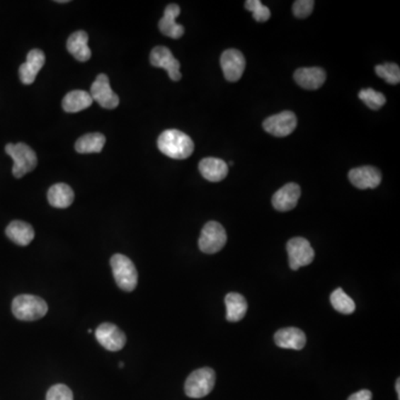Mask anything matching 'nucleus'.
I'll list each match as a JSON object with an SVG mask.
<instances>
[{
  "mask_svg": "<svg viewBox=\"0 0 400 400\" xmlns=\"http://www.w3.org/2000/svg\"><path fill=\"white\" fill-rule=\"evenodd\" d=\"M359 99L364 101L367 107L372 110H378L386 103V97L379 91H376L372 88H366L359 91Z\"/></svg>",
  "mask_w": 400,
  "mask_h": 400,
  "instance_id": "nucleus-27",
  "label": "nucleus"
},
{
  "mask_svg": "<svg viewBox=\"0 0 400 400\" xmlns=\"http://www.w3.org/2000/svg\"><path fill=\"white\" fill-rule=\"evenodd\" d=\"M46 400H74L73 392L67 386L58 384L47 392Z\"/></svg>",
  "mask_w": 400,
  "mask_h": 400,
  "instance_id": "nucleus-30",
  "label": "nucleus"
},
{
  "mask_svg": "<svg viewBox=\"0 0 400 400\" xmlns=\"http://www.w3.org/2000/svg\"><path fill=\"white\" fill-rule=\"evenodd\" d=\"M150 64L154 67L163 68L167 70L169 78L173 81H178L181 79V62L173 57L171 50L167 47H155L150 52Z\"/></svg>",
  "mask_w": 400,
  "mask_h": 400,
  "instance_id": "nucleus-10",
  "label": "nucleus"
},
{
  "mask_svg": "<svg viewBox=\"0 0 400 400\" xmlns=\"http://www.w3.org/2000/svg\"><path fill=\"white\" fill-rule=\"evenodd\" d=\"M315 1L313 0H297L292 6V11L297 18H306L313 13Z\"/></svg>",
  "mask_w": 400,
  "mask_h": 400,
  "instance_id": "nucleus-31",
  "label": "nucleus"
},
{
  "mask_svg": "<svg viewBox=\"0 0 400 400\" xmlns=\"http://www.w3.org/2000/svg\"><path fill=\"white\" fill-rule=\"evenodd\" d=\"M220 66L226 80L235 83L241 78L246 68L244 55L237 50H227L222 52Z\"/></svg>",
  "mask_w": 400,
  "mask_h": 400,
  "instance_id": "nucleus-11",
  "label": "nucleus"
},
{
  "mask_svg": "<svg viewBox=\"0 0 400 400\" xmlns=\"http://www.w3.org/2000/svg\"><path fill=\"white\" fill-rule=\"evenodd\" d=\"M287 253L292 270L308 266L315 258V251L305 238L295 237L287 243Z\"/></svg>",
  "mask_w": 400,
  "mask_h": 400,
  "instance_id": "nucleus-7",
  "label": "nucleus"
},
{
  "mask_svg": "<svg viewBox=\"0 0 400 400\" xmlns=\"http://www.w3.org/2000/svg\"><path fill=\"white\" fill-rule=\"evenodd\" d=\"M302 194V189L297 183H290L275 193L271 202L278 212H290L297 206Z\"/></svg>",
  "mask_w": 400,
  "mask_h": 400,
  "instance_id": "nucleus-14",
  "label": "nucleus"
},
{
  "mask_svg": "<svg viewBox=\"0 0 400 400\" xmlns=\"http://www.w3.org/2000/svg\"><path fill=\"white\" fill-rule=\"evenodd\" d=\"M119 367H122H122H124V364H122V362H120V364H119Z\"/></svg>",
  "mask_w": 400,
  "mask_h": 400,
  "instance_id": "nucleus-34",
  "label": "nucleus"
},
{
  "mask_svg": "<svg viewBox=\"0 0 400 400\" xmlns=\"http://www.w3.org/2000/svg\"><path fill=\"white\" fill-rule=\"evenodd\" d=\"M111 269L117 286L124 292L135 290L138 284L137 269L127 256L116 253L110 259Z\"/></svg>",
  "mask_w": 400,
  "mask_h": 400,
  "instance_id": "nucleus-3",
  "label": "nucleus"
},
{
  "mask_svg": "<svg viewBox=\"0 0 400 400\" xmlns=\"http://www.w3.org/2000/svg\"><path fill=\"white\" fill-rule=\"evenodd\" d=\"M378 77L387 81L390 85H397L400 83V69L399 66L393 64V62H387L384 65H378L375 68Z\"/></svg>",
  "mask_w": 400,
  "mask_h": 400,
  "instance_id": "nucleus-28",
  "label": "nucleus"
},
{
  "mask_svg": "<svg viewBox=\"0 0 400 400\" xmlns=\"http://www.w3.org/2000/svg\"><path fill=\"white\" fill-rule=\"evenodd\" d=\"M181 15V7L176 4H171L166 7L163 18L159 21V29L161 34L169 38L179 39L185 34V28L177 23L176 18Z\"/></svg>",
  "mask_w": 400,
  "mask_h": 400,
  "instance_id": "nucleus-16",
  "label": "nucleus"
},
{
  "mask_svg": "<svg viewBox=\"0 0 400 400\" xmlns=\"http://www.w3.org/2000/svg\"><path fill=\"white\" fill-rule=\"evenodd\" d=\"M93 101L98 103L103 108L115 109L118 107L119 97L111 89L108 77L105 74L97 76L91 88Z\"/></svg>",
  "mask_w": 400,
  "mask_h": 400,
  "instance_id": "nucleus-9",
  "label": "nucleus"
},
{
  "mask_svg": "<svg viewBox=\"0 0 400 400\" xmlns=\"http://www.w3.org/2000/svg\"><path fill=\"white\" fill-rule=\"evenodd\" d=\"M91 93L84 91H73L62 99V108L67 113H79L89 108L93 103Z\"/></svg>",
  "mask_w": 400,
  "mask_h": 400,
  "instance_id": "nucleus-24",
  "label": "nucleus"
},
{
  "mask_svg": "<svg viewBox=\"0 0 400 400\" xmlns=\"http://www.w3.org/2000/svg\"><path fill=\"white\" fill-rule=\"evenodd\" d=\"M75 199L73 189L66 183H56L48 190V202L55 208H67Z\"/></svg>",
  "mask_w": 400,
  "mask_h": 400,
  "instance_id": "nucleus-23",
  "label": "nucleus"
},
{
  "mask_svg": "<svg viewBox=\"0 0 400 400\" xmlns=\"http://www.w3.org/2000/svg\"><path fill=\"white\" fill-rule=\"evenodd\" d=\"M227 243V234L225 228L217 222H207L202 228L198 240L199 249L202 253L212 255L225 247Z\"/></svg>",
  "mask_w": 400,
  "mask_h": 400,
  "instance_id": "nucleus-6",
  "label": "nucleus"
},
{
  "mask_svg": "<svg viewBox=\"0 0 400 400\" xmlns=\"http://www.w3.org/2000/svg\"><path fill=\"white\" fill-rule=\"evenodd\" d=\"M372 395L370 390H359L357 393L353 394L348 400H372Z\"/></svg>",
  "mask_w": 400,
  "mask_h": 400,
  "instance_id": "nucleus-32",
  "label": "nucleus"
},
{
  "mask_svg": "<svg viewBox=\"0 0 400 400\" xmlns=\"http://www.w3.org/2000/svg\"><path fill=\"white\" fill-rule=\"evenodd\" d=\"M263 130L275 137H287L294 132L297 127V117L292 111H282L280 114L274 115L265 119Z\"/></svg>",
  "mask_w": 400,
  "mask_h": 400,
  "instance_id": "nucleus-8",
  "label": "nucleus"
},
{
  "mask_svg": "<svg viewBox=\"0 0 400 400\" xmlns=\"http://www.w3.org/2000/svg\"><path fill=\"white\" fill-rule=\"evenodd\" d=\"M67 50L79 62H87L91 59V50L88 46L87 33L79 30L70 35L67 40Z\"/></svg>",
  "mask_w": 400,
  "mask_h": 400,
  "instance_id": "nucleus-21",
  "label": "nucleus"
},
{
  "mask_svg": "<svg viewBox=\"0 0 400 400\" xmlns=\"http://www.w3.org/2000/svg\"><path fill=\"white\" fill-rule=\"evenodd\" d=\"M225 305L227 310L226 319L230 323H237L247 313V302L243 295L238 292H229L225 297Z\"/></svg>",
  "mask_w": 400,
  "mask_h": 400,
  "instance_id": "nucleus-22",
  "label": "nucleus"
},
{
  "mask_svg": "<svg viewBox=\"0 0 400 400\" xmlns=\"http://www.w3.org/2000/svg\"><path fill=\"white\" fill-rule=\"evenodd\" d=\"M46 56L40 50H33L27 55V60L19 67V77L23 85H31L39 72L44 67Z\"/></svg>",
  "mask_w": 400,
  "mask_h": 400,
  "instance_id": "nucleus-15",
  "label": "nucleus"
},
{
  "mask_svg": "<svg viewBox=\"0 0 400 400\" xmlns=\"http://www.w3.org/2000/svg\"><path fill=\"white\" fill-rule=\"evenodd\" d=\"M157 145L164 155L173 159H186L195 149L188 135L177 130H165L158 138Z\"/></svg>",
  "mask_w": 400,
  "mask_h": 400,
  "instance_id": "nucleus-1",
  "label": "nucleus"
},
{
  "mask_svg": "<svg viewBox=\"0 0 400 400\" xmlns=\"http://www.w3.org/2000/svg\"><path fill=\"white\" fill-rule=\"evenodd\" d=\"M275 343L280 348L302 350L306 345V335L299 328H282L275 333Z\"/></svg>",
  "mask_w": 400,
  "mask_h": 400,
  "instance_id": "nucleus-18",
  "label": "nucleus"
},
{
  "mask_svg": "<svg viewBox=\"0 0 400 400\" xmlns=\"http://www.w3.org/2000/svg\"><path fill=\"white\" fill-rule=\"evenodd\" d=\"M6 153L13 160V173L16 178H21L36 168V153L26 144H8Z\"/></svg>",
  "mask_w": 400,
  "mask_h": 400,
  "instance_id": "nucleus-4",
  "label": "nucleus"
},
{
  "mask_svg": "<svg viewBox=\"0 0 400 400\" xmlns=\"http://www.w3.org/2000/svg\"><path fill=\"white\" fill-rule=\"evenodd\" d=\"M199 171L207 181L218 183L227 177L228 165L219 158H204L199 163Z\"/></svg>",
  "mask_w": 400,
  "mask_h": 400,
  "instance_id": "nucleus-19",
  "label": "nucleus"
},
{
  "mask_svg": "<svg viewBox=\"0 0 400 400\" xmlns=\"http://www.w3.org/2000/svg\"><path fill=\"white\" fill-rule=\"evenodd\" d=\"M295 81L308 91H316L325 84V70L319 67L299 68L294 74Z\"/></svg>",
  "mask_w": 400,
  "mask_h": 400,
  "instance_id": "nucleus-17",
  "label": "nucleus"
},
{
  "mask_svg": "<svg viewBox=\"0 0 400 400\" xmlns=\"http://www.w3.org/2000/svg\"><path fill=\"white\" fill-rule=\"evenodd\" d=\"M400 380L397 379L396 382V390H397L398 400H400Z\"/></svg>",
  "mask_w": 400,
  "mask_h": 400,
  "instance_id": "nucleus-33",
  "label": "nucleus"
},
{
  "mask_svg": "<svg viewBox=\"0 0 400 400\" xmlns=\"http://www.w3.org/2000/svg\"><path fill=\"white\" fill-rule=\"evenodd\" d=\"M6 235L18 246H28L35 237L34 228L27 222L13 220L6 228Z\"/></svg>",
  "mask_w": 400,
  "mask_h": 400,
  "instance_id": "nucleus-20",
  "label": "nucleus"
},
{
  "mask_svg": "<svg viewBox=\"0 0 400 400\" xmlns=\"http://www.w3.org/2000/svg\"><path fill=\"white\" fill-rule=\"evenodd\" d=\"M11 310L17 319L34 321L46 315L48 305L42 298L33 295H21L13 299Z\"/></svg>",
  "mask_w": 400,
  "mask_h": 400,
  "instance_id": "nucleus-2",
  "label": "nucleus"
},
{
  "mask_svg": "<svg viewBox=\"0 0 400 400\" xmlns=\"http://www.w3.org/2000/svg\"><path fill=\"white\" fill-rule=\"evenodd\" d=\"M106 144V137L99 132L87 134L76 142L75 149L79 154L101 153Z\"/></svg>",
  "mask_w": 400,
  "mask_h": 400,
  "instance_id": "nucleus-25",
  "label": "nucleus"
},
{
  "mask_svg": "<svg viewBox=\"0 0 400 400\" xmlns=\"http://www.w3.org/2000/svg\"><path fill=\"white\" fill-rule=\"evenodd\" d=\"M247 11L253 13V17L258 23H265L270 18V11L266 6H263L259 0H248L245 3Z\"/></svg>",
  "mask_w": 400,
  "mask_h": 400,
  "instance_id": "nucleus-29",
  "label": "nucleus"
},
{
  "mask_svg": "<svg viewBox=\"0 0 400 400\" xmlns=\"http://www.w3.org/2000/svg\"><path fill=\"white\" fill-rule=\"evenodd\" d=\"M96 338L103 348L118 351L126 345V336L114 324L105 323L96 329Z\"/></svg>",
  "mask_w": 400,
  "mask_h": 400,
  "instance_id": "nucleus-12",
  "label": "nucleus"
},
{
  "mask_svg": "<svg viewBox=\"0 0 400 400\" xmlns=\"http://www.w3.org/2000/svg\"><path fill=\"white\" fill-rule=\"evenodd\" d=\"M216 382V374L212 368L205 367L189 375L185 382V393L190 398L206 397L212 393Z\"/></svg>",
  "mask_w": 400,
  "mask_h": 400,
  "instance_id": "nucleus-5",
  "label": "nucleus"
},
{
  "mask_svg": "<svg viewBox=\"0 0 400 400\" xmlns=\"http://www.w3.org/2000/svg\"><path fill=\"white\" fill-rule=\"evenodd\" d=\"M331 302L333 309L343 315H351L356 310L354 300L351 299L341 288H337L331 292Z\"/></svg>",
  "mask_w": 400,
  "mask_h": 400,
  "instance_id": "nucleus-26",
  "label": "nucleus"
},
{
  "mask_svg": "<svg viewBox=\"0 0 400 400\" xmlns=\"http://www.w3.org/2000/svg\"><path fill=\"white\" fill-rule=\"evenodd\" d=\"M349 181L358 189H374L382 183V173L372 166L354 168L348 173Z\"/></svg>",
  "mask_w": 400,
  "mask_h": 400,
  "instance_id": "nucleus-13",
  "label": "nucleus"
}]
</instances>
